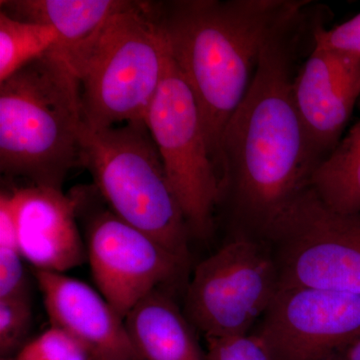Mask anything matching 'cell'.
I'll use <instances>...</instances> for the list:
<instances>
[{"mask_svg":"<svg viewBox=\"0 0 360 360\" xmlns=\"http://www.w3.org/2000/svg\"><path fill=\"white\" fill-rule=\"evenodd\" d=\"M310 188L333 212L360 213V120L319 163Z\"/></svg>","mask_w":360,"mask_h":360,"instance_id":"cell-16","label":"cell"},{"mask_svg":"<svg viewBox=\"0 0 360 360\" xmlns=\"http://www.w3.org/2000/svg\"><path fill=\"white\" fill-rule=\"evenodd\" d=\"M309 4L303 0L153 2L170 56L198 103L221 191L227 123L250 89L267 40Z\"/></svg>","mask_w":360,"mask_h":360,"instance_id":"cell-2","label":"cell"},{"mask_svg":"<svg viewBox=\"0 0 360 360\" xmlns=\"http://www.w3.org/2000/svg\"><path fill=\"white\" fill-rule=\"evenodd\" d=\"M82 167L116 215L191 266V234L144 122L82 130Z\"/></svg>","mask_w":360,"mask_h":360,"instance_id":"cell-5","label":"cell"},{"mask_svg":"<svg viewBox=\"0 0 360 360\" xmlns=\"http://www.w3.org/2000/svg\"><path fill=\"white\" fill-rule=\"evenodd\" d=\"M186 217L191 238L206 240L222 200L200 110L172 56L144 120Z\"/></svg>","mask_w":360,"mask_h":360,"instance_id":"cell-8","label":"cell"},{"mask_svg":"<svg viewBox=\"0 0 360 360\" xmlns=\"http://www.w3.org/2000/svg\"><path fill=\"white\" fill-rule=\"evenodd\" d=\"M168 56L153 2L124 1L68 63L79 80L85 124L103 129L144 122Z\"/></svg>","mask_w":360,"mask_h":360,"instance_id":"cell-4","label":"cell"},{"mask_svg":"<svg viewBox=\"0 0 360 360\" xmlns=\"http://www.w3.org/2000/svg\"><path fill=\"white\" fill-rule=\"evenodd\" d=\"M85 225L87 260L101 295L125 319L156 290L186 291L191 266L106 205L96 186L70 193Z\"/></svg>","mask_w":360,"mask_h":360,"instance_id":"cell-6","label":"cell"},{"mask_svg":"<svg viewBox=\"0 0 360 360\" xmlns=\"http://www.w3.org/2000/svg\"><path fill=\"white\" fill-rule=\"evenodd\" d=\"M1 360H11V359H2Z\"/></svg>","mask_w":360,"mask_h":360,"instance_id":"cell-24","label":"cell"},{"mask_svg":"<svg viewBox=\"0 0 360 360\" xmlns=\"http://www.w3.org/2000/svg\"><path fill=\"white\" fill-rule=\"evenodd\" d=\"M314 46L360 56V13L331 30L317 25L314 32Z\"/></svg>","mask_w":360,"mask_h":360,"instance_id":"cell-22","label":"cell"},{"mask_svg":"<svg viewBox=\"0 0 360 360\" xmlns=\"http://www.w3.org/2000/svg\"><path fill=\"white\" fill-rule=\"evenodd\" d=\"M123 4V0H1L0 7L16 20L54 28L59 42L51 52L68 63Z\"/></svg>","mask_w":360,"mask_h":360,"instance_id":"cell-15","label":"cell"},{"mask_svg":"<svg viewBox=\"0 0 360 360\" xmlns=\"http://www.w3.org/2000/svg\"><path fill=\"white\" fill-rule=\"evenodd\" d=\"M293 94L310 144L324 160L341 141L360 96V56L314 46Z\"/></svg>","mask_w":360,"mask_h":360,"instance_id":"cell-11","label":"cell"},{"mask_svg":"<svg viewBox=\"0 0 360 360\" xmlns=\"http://www.w3.org/2000/svg\"><path fill=\"white\" fill-rule=\"evenodd\" d=\"M329 360H360V340L341 350Z\"/></svg>","mask_w":360,"mask_h":360,"instance_id":"cell-23","label":"cell"},{"mask_svg":"<svg viewBox=\"0 0 360 360\" xmlns=\"http://www.w3.org/2000/svg\"><path fill=\"white\" fill-rule=\"evenodd\" d=\"M79 80L49 52L0 82V172L63 191L82 167Z\"/></svg>","mask_w":360,"mask_h":360,"instance_id":"cell-3","label":"cell"},{"mask_svg":"<svg viewBox=\"0 0 360 360\" xmlns=\"http://www.w3.org/2000/svg\"><path fill=\"white\" fill-rule=\"evenodd\" d=\"M278 290L271 246L241 233L195 267L184 312L205 338L248 335Z\"/></svg>","mask_w":360,"mask_h":360,"instance_id":"cell-7","label":"cell"},{"mask_svg":"<svg viewBox=\"0 0 360 360\" xmlns=\"http://www.w3.org/2000/svg\"><path fill=\"white\" fill-rule=\"evenodd\" d=\"M58 33L51 26L20 20L0 13V82L58 46Z\"/></svg>","mask_w":360,"mask_h":360,"instance_id":"cell-17","label":"cell"},{"mask_svg":"<svg viewBox=\"0 0 360 360\" xmlns=\"http://www.w3.org/2000/svg\"><path fill=\"white\" fill-rule=\"evenodd\" d=\"M206 360H272L266 345L257 333L208 338Z\"/></svg>","mask_w":360,"mask_h":360,"instance_id":"cell-21","label":"cell"},{"mask_svg":"<svg viewBox=\"0 0 360 360\" xmlns=\"http://www.w3.org/2000/svg\"><path fill=\"white\" fill-rule=\"evenodd\" d=\"M13 210L0 208V298L27 295L23 266Z\"/></svg>","mask_w":360,"mask_h":360,"instance_id":"cell-18","label":"cell"},{"mask_svg":"<svg viewBox=\"0 0 360 360\" xmlns=\"http://www.w3.org/2000/svg\"><path fill=\"white\" fill-rule=\"evenodd\" d=\"M264 240L271 246L279 288H312L360 295V213L341 214L307 189Z\"/></svg>","mask_w":360,"mask_h":360,"instance_id":"cell-9","label":"cell"},{"mask_svg":"<svg viewBox=\"0 0 360 360\" xmlns=\"http://www.w3.org/2000/svg\"><path fill=\"white\" fill-rule=\"evenodd\" d=\"M51 326L84 345L92 360H139L125 326L101 293L63 274L33 270Z\"/></svg>","mask_w":360,"mask_h":360,"instance_id":"cell-13","label":"cell"},{"mask_svg":"<svg viewBox=\"0 0 360 360\" xmlns=\"http://www.w3.org/2000/svg\"><path fill=\"white\" fill-rule=\"evenodd\" d=\"M9 193L21 255L34 269L63 274L87 260L70 193L32 184Z\"/></svg>","mask_w":360,"mask_h":360,"instance_id":"cell-12","label":"cell"},{"mask_svg":"<svg viewBox=\"0 0 360 360\" xmlns=\"http://www.w3.org/2000/svg\"><path fill=\"white\" fill-rule=\"evenodd\" d=\"M309 6L267 40L250 89L224 130L222 198L229 196L245 233L255 238H266L309 188L323 160L310 144L293 94L304 37L319 25H310Z\"/></svg>","mask_w":360,"mask_h":360,"instance_id":"cell-1","label":"cell"},{"mask_svg":"<svg viewBox=\"0 0 360 360\" xmlns=\"http://www.w3.org/2000/svg\"><path fill=\"white\" fill-rule=\"evenodd\" d=\"M16 360H92L86 348L63 329L51 326L21 348Z\"/></svg>","mask_w":360,"mask_h":360,"instance_id":"cell-19","label":"cell"},{"mask_svg":"<svg viewBox=\"0 0 360 360\" xmlns=\"http://www.w3.org/2000/svg\"><path fill=\"white\" fill-rule=\"evenodd\" d=\"M32 310L27 295L0 298V354L6 357L20 347L32 324Z\"/></svg>","mask_w":360,"mask_h":360,"instance_id":"cell-20","label":"cell"},{"mask_svg":"<svg viewBox=\"0 0 360 360\" xmlns=\"http://www.w3.org/2000/svg\"><path fill=\"white\" fill-rule=\"evenodd\" d=\"M260 321L272 360H329L360 340V295L279 288Z\"/></svg>","mask_w":360,"mask_h":360,"instance_id":"cell-10","label":"cell"},{"mask_svg":"<svg viewBox=\"0 0 360 360\" xmlns=\"http://www.w3.org/2000/svg\"><path fill=\"white\" fill-rule=\"evenodd\" d=\"M124 322L139 360H206L195 328L169 291L149 293Z\"/></svg>","mask_w":360,"mask_h":360,"instance_id":"cell-14","label":"cell"}]
</instances>
